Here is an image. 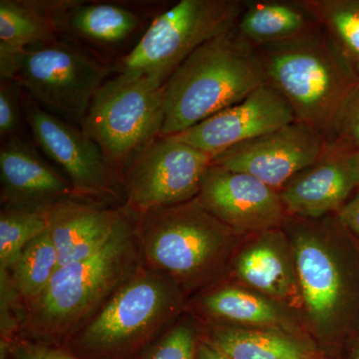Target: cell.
<instances>
[{"instance_id":"cell-9","label":"cell","mask_w":359,"mask_h":359,"mask_svg":"<svg viewBox=\"0 0 359 359\" xmlns=\"http://www.w3.org/2000/svg\"><path fill=\"white\" fill-rule=\"evenodd\" d=\"M212 162V156L174 137H157L123 170L128 205L145 215L196 199Z\"/></svg>"},{"instance_id":"cell-32","label":"cell","mask_w":359,"mask_h":359,"mask_svg":"<svg viewBox=\"0 0 359 359\" xmlns=\"http://www.w3.org/2000/svg\"><path fill=\"white\" fill-rule=\"evenodd\" d=\"M198 359H231L212 344H202L198 349Z\"/></svg>"},{"instance_id":"cell-10","label":"cell","mask_w":359,"mask_h":359,"mask_svg":"<svg viewBox=\"0 0 359 359\" xmlns=\"http://www.w3.org/2000/svg\"><path fill=\"white\" fill-rule=\"evenodd\" d=\"M325 135L301 121L290 123L233 146L212 164L255 177L280 192L283 187L325 154Z\"/></svg>"},{"instance_id":"cell-1","label":"cell","mask_w":359,"mask_h":359,"mask_svg":"<svg viewBox=\"0 0 359 359\" xmlns=\"http://www.w3.org/2000/svg\"><path fill=\"white\" fill-rule=\"evenodd\" d=\"M294 254L306 325L316 339L351 344L359 337V247L335 215L287 217L282 226Z\"/></svg>"},{"instance_id":"cell-19","label":"cell","mask_w":359,"mask_h":359,"mask_svg":"<svg viewBox=\"0 0 359 359\" xmlns=\"http://www.w3.org/2000/svg\"><path fill=\"white\" fill-rule=\"evenodd\" d=\"M79 0H0V74L30 45L59 39Z\"/></svg>"},{"instance_id":"cell-4","label":"cell","mask_w":359,"mask_h":359,"mask_svg":"<svg viewBox=\"0 0 359 359\" xmlns=\"http://www.w3.org/2000/svg\"><path fill=\"white\" fill-rule=\"evenodd\" d=\"M144 217L148 261L186 285L211 278L237 244L238 236L205 211L197 198Z\"/></svg>"},{"instance_id":"cell-33","label":"cell","mask_w":359,"mask_h":359,"mask_svg":"<svg viewBox=\"0 0 359 359\" xmlns=\"http://www.w3.org/2000/svg\"><path fill=\"white\" fill-rule=\"evenodd\" d=\"M346 155L347 162H348L349 167H351V171H353L354 177H355L359 188V148L358 150L347 153Z\"/></svg>"},{"instance_id":"cell-22","label":"cell","mask_w":359,"mask_h":359,"mask_svg":"<svg viewBox=\"0 0 359 359\" xmlns=\"http://www.w3.org/2000/svg\"><path fill=\"white\" fill-rule=\"evenodd\" d=\"M212 344L231 359H308L297 340L269 330L218 327Z\"/></svg>"},{"instance_id":"cell-20","label":"cell","mask_w":359,"mask_h":359,"mask_svg":"<svg viewBox=\"0 0 359 359\" xmlns=\"http://www.w3.org/2000/svg\"><path fill=\"white\" fill-rule=\"evenodd\" d=\"M318 25L301 1H245L238 32L252 46L278 43Z\"/></svg>"},{"instance_id":"cell-6","label":"cell","mask_w":359,"mask_h":359,"mask_svg":"<svg viewBox=\"0 0 359 359\" xmlns=\"http://www.w3.org/2000/svg\"><path fill=\"white\" fill-rule=\"evenodd\" d=\"M245 1L181 0L155 18L138 44L124 56L118 73L166 83L196 49L237 26Z\"/></svg>"},{"instance_id":"cell-18","label":"cell","mask_w":359,"mask_h":359,"mask_svg":"<svg viewBox=\"0 0 359 359\" xmlns=\"http://www.w3.org/2000/svg\"><path fill=\"white\" fill-rule=\"evenodd\" d=\"M125 217L82 198L67 197L47 209L48 230L58 268L91 257L106 245Z\"/></svg>"},{"instance_id":"cell-28","label":"cell","mask_w":359,"mask_h":359,"mask_svg":"<svg viewBox=\"0 0 359 359\" xmlns=\"http://www.w3.org/2000/svg\"><path fill=\"white\" fill-rule=\"evenodd\" d=\"M144 359H195V332L192 325L173 328Z\"/></svg>"},{"instance_id":"cell-5","label":"cell","mask_w":359,"mask_h":359,"mask_svg":"<svg viewBox=\"0 0 359 359\" xmlns=\"http://www.w3.org/2000/svg\"><path fill=\"white\" fill-rule=\"evenodd\" d=\"M164 85L140 75L118 73L92 100L81 128L98 144L113 169L122 171L142 148L161 135Z\"/></svg>"},{"instance_id":"cell-8","label":"cell","mask_w":359,"mask_h":359,"mask_svg":"<svg viewBox=\"0 0 359 359\" xmlns=\"http://www.w3.org/2000/svg\"><path fill=\"white\" fill-rule=\"evenodd\" d=\"M133 256L132 229L124 219L95 254L57 269L37 299V325L47 332H57L81 320L121 282Z\"/></svg>"},{"instance_id":"cell-21","label":"cell","mask_w":359,"mask_h":359,"mask_svg":"<svg viewBox=\"0 0 359 359\" xmlns=\"http://www.w3.org/2000/svg\"><path fill=\"white\" fill-rule=\"evenodd\" d=\"M205 308L212 316L249 327H292L285 308L252 290L226 287L208 295Z\"/></svg>"},{"instance_id":"cell-27","label":"cell","mask_w":359,"mask_h":359,"mask_svg":"<svg viewBox=\"0 0 359 359\" xmlns=\"http://www.w3.org/2000/svg\"><path fill=\"white\" fill-rule=\"evenodd\" d=\"M327 142L328 149L344 154L359 148V92L354 88L340 109Z\"/></svg>"},{"instance_id":"cell-29","label":"cell","mask_w":359,"mask_h":359,"mask_svg":"<svg viewBox=\"0 0 359 359\" xmlns=\"http://www.w3.org/2000/svg\"><path fill=\"white\" fill-rule=\"evenodd\" d=\"M22 86L16 80H4L0 86V135L7 139L20 134Z\"/></svg>"},{"instance_id":"cell-7","label":"cell","mask_w":359,"mask_h":359,"mask_svg":"<svg viewBox=\"0 0 359 359\" xmlns=\"http://www.w3.org/2000/svg\"><path fill=\"white\" fill-rule=\"evenodd\" d=\"M111 67L60 39L30 45L14 56L1 81L20 82L45 110L82 125Z\"/></svg>"},{"instance_id":"cell-12","label":"cell","mask_w":359,"mask_h":359,"mask_svg":"<svg viewBox=\"0 0 359 359\" xmlns=\"http://www.w3.org/2000/svg\"><path fill=\"white\" fill-rule=\"evenodd\" d=\"M197 199L238 238L282 228L289 217L275 189L249 174L212 164Z\"/></svg>"},{"instance_id":"cell-34","label":"cell","mask_w":359,"mask_h":359,"mask_svg":"<svg viewBox=\"0 0 359 359\" xmlns=\"http://www.w3.org/2000/svg\"><path fill=\"white\" fill-rule=\"evenodd\" d=\"M349 346L351 348V359H359V337Z\"/></svg>"},{"instance_id":"cell-17","label":"cell","mask_w":359,"mask_h":359,"mask_svg":"<svg viewBox=\"0 0 359 359\" xmlns=\"http://www.w3.org/2000/svg\"><path fill=\"white\" fill-rule=\"evenodd\" d=\"M358 189L346 155L327 148L313 166L280 191L287 216L318 219L337 214Z\"/></svg>"},{"instance_id":"cell-25","label":"cell","mask_w":359,"mask_h":359,"mask_svg":"<svg viewBox=\"0 0 359 359\" xmlns=\"http://www.w3.org/2000/svg\"><path fill=\"white\" fill-rule=\"evenodd\" d=\"M57 269V250L47 229L21 250L13 266L14 283L21 294L39 299Z\"/></svg>"},{"instance_id":"cell-16","label":"cell","mask_w":359,"mask_h":359,"mask_svg":"<svg viewBox=\"0 0 359 359\" xmlns=\"http://www.w3.org/2000/svg\"><path fill=\"white\" fill-rule=\"evenodd\" d=\"M0 179L2 203L11 207L47 210L73 193L72 186L21 135L2 144Z\"/></svg>"},{"instance_id":"cell-31","label":"cell","mask_w":359,"mask_h":359,"mask_svg":"<svg viewBox=\"0 0 359 359\" xmlns=\"http://www.w3.org/2000/svg\"><path fill=\"white\" fill-rule=\"evenodd\" d=\"M14 359H76L69 354L49 347L20 344L13 349Z\"/></svg>"},{"instance_id":"cell-11","label":"cell","mask_w":359,"mask_h":359,"mask_svg":"<svg viewBox=\"0 0 359 359\" xmlns=\"http://www.w3.org/2000/svg\"><path fill=\"white\" fill-rule=\"evenodd\" d=\"M23 111L37 145L65 170L74 195H115L114 169L83 129L52 114L28 96L23 99Z\"/></svg>"},{"instance_id":"cell-30","label":"cell","mask_w":359,"mask_h":359,"mask_svg":"<svg viewBox=\"0 0 359 359\" xmlns=\"http://www.w3.org/2000/svg\"><path fill=\"white\" fill-rule=\"evenodd\" d=\"M335 217L359 247V188Z\"/></svg>"},{"instance_id":"cell-23","label":"cell","mask_w":359,"mask_h":359,"mask_svg":"<svg viewBox=\"0 0 359 359\" xmlns=\"http://www.w3.org/2000/svg\"><path fill=\"white\" fill-rule=\"evenodd\" d=\"M141 25V18L124 6L103 2L80 1L70 11L66 27L99 43H118Z\"/></svg>"},{"instance_id":"cell-26","label":"cell","mask_w":359,"mask_h":359,"mask_svg":"<svg viewBox=\"0 0 359 359\" xmlns=\"http://www.w3.org/2000/svg\"><path fill=\"white\" fill-rule=\"evenodd\" d=\"M48 229L47 210L6 205L0 214V269L1 275L13 268L21 250Z\"/></svg>"},{"instance_id":"cell-15","label":"cell","mask_w":359,"mask_h":359,"mask_svg":"<svg viewBox=\"0 0 359 359\" xmlns=\"http://www.w3.org/2000/svg\"><path fill=\"white\" fill-rule=\"evenodd\" d=\"M233 275L283 308H301L292 245L282 228L250 236L233 261Z\"/></svg>"},{"instance_id":"cell-2","label":"cell","mask_w":359,"mask_h":359,"mask_svg":"<svg viewBox=\"0 0 359 359\" xmlns=\"http://www.w3.org/2000/svg\"><path fill=\"white\" fill-rule=\"evenodd\" d=\"M264 84L257 48L241 36L236 26L196 49L167 80L160 136L192 128Z\"/></svg>"},{"instance_id":"cell-14","label":"cell","mask_w":359,"mask_h":359,"mask_svg":"<svg viewBox=\"0 0 359 359\" xmlns=\"http://www.w3.org/2000/svg\"><path fill=\"white\" fill-rule=\"evenodd\" d=\"M294 111L275 88L264 84L231 107L182 133L177 140L212 156L295 121Z\"/></svg>"},{"instance_id":"cell-3","label":"cell","mask_w":359,"mask_h":359,"mask_svg":"<svg viewBox=\"0 0 359 359\" xmlns=\"http://www.w3.org/2000/svg\"><path fill=\"white\" fill-rule=\"evenodd\" d=\"M257 50L266 84L287 101L297 121L327 138L359 81L327 32L316 25L299 36Z\"/></svg>"},{"instance_id":"cell-13","label":"cell","mask_w":359,"mask_h":359,"mask_svg":"<svg viewBox=\"0 0 359 359\" xmlns=\"http://www.w3.org/2000/svg\"><path fill=\"white\" fill-rule=\"evenodd\" d=\"M172 287L161 278L143 276L118 290L85 328L84 347L112 351L128 346L152 330L173 309Z\"/></svg>"},{"instance_id":"cell-24","label":"cell","mask_w":359,"mask_h":359,"mask_svg":"<svg viewBox=\"0 0 359 359\" xmlns=\"http://www.w3.org/2000/svg\"><path fill=\"white\" fill-rule=\"evenodd\" d=\"M359 79V0H299Z\"/></svg>"}]
</instances>
